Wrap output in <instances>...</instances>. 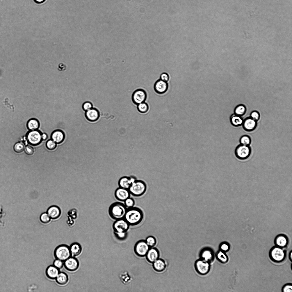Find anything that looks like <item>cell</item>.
Here are the masks:
<instances>
[{"mask_svg":"<svg viewBox=\"0 0 292 292\" xmlns=\"http://www.w3.org/2000/svg\"><path fill=\"white\" fill-rule=\"evenodd\" d=\"M269 257L273 261L279 263L283 261L286 257L285 251L282 248L276 246L270 250Z\"/></svg>","mask_w":292,"mask_h":292,"instance_id":"obj_6","label":"cell"},{"mask_svg":"<svg viewBox=\"0 0 292 292\" xmlns=\"http://www.w3.org/2000/svg\"><path fill=\"white\" fill-rule=\"evenodd\" d=\"M25 146L24 143L22 142H18L14 145L13 149L14 151L17 153L21 152L24 150Z\"/></svg>","mask_w":292,"mask_h":292,"instance_id":"obj_33","label":"cell"},{"mask_svg":"<svg viewBox=\"0 0 292 292\" xmlns=\"http://www.w3.org/2000/svg\"><path fill=\"white\" fill-rule=\"evenodd\" d=\"M220 248L221 250L225 252L228 251L230 247L228 243L224 242L222 243L220 245Z\"/></svg>","mask_w":292,"mask_h":292,"instance_id":"obj_42","label":"cell"},{"mask_svg":"<svg viewBox=\"0 0 292 292\" xmlns=\"http://www.w3.org/2000/svg\"><path fill=\"white\" fill-rule=\"evenodd\" d=\"M124 202V204L127 209L134 207L135 204L134 200L130 197L127 199Z\"/></svg>","mask_w":292,"mask_h":292,"instance_id":"obj_35","label":"cell"},{"mask_svg":"<svg viewBox=\"0 0 292 292\" xmlns=\"http://www.w3.org/2000/svg\"><path fill=\"white\" fill-rule=\"evenodd\" d=\"M50 218L47 213H42L40 216L41 221L44 223H47L50 221Z\"/></svg>","mask_w":292,"mask_h":292,"instance_id":"obj_38","label":"cell"},{"mask_svg":"<svg viewBox=\"0 0 292 292\" xmlns=\"http://www.w3.org/2000/svg\"><path fill=\"white\" fill-rule=\"evenodd\" d=\"M37 3H40L44 2L45 0H34Z\"/></svg>","mask_w":292,"mask_h":292,"instance_id":"obj_49","label":"cell"},{"mask_svg":"<svg viewBox=\"0 0 292 292\" xmlns=\"http://www.w3.org/2000/svg\"><path fill=\"white\" fill-rule=\"evenodd\" d=\"M200 256L201 259L208 262L212 261L214 259V255L213 252L209 249H204L201 252Z\"/></svg>","mask_w":292,"mask_h":292,"instance_id":"obj_25","label":"cell"},{"mask_svg":"<svg viewBox=\"0 0 292 292\" xmlns=\"http://www.w3.org/2000/svg\"><path fill=\"white\" fill-rule=\"evenodd\" d=\"M27 126L30 131L37 130L39 127V122L36 119L32 118L28 120Z\"/></svg>","mask_w":292,"mask_h":292,"instance_id":"obj_28","label":"cell"},{"mask_svg":"<svg viewBox=\"0 0 292 292\" xmlns=\"http://www.w3.org/2000/svg\"><path fill=\"white\" fill-rule=\"evenodd\" d=\"M42 134L41 132L38 130L30 131L26 136L29 144L34 146L39 144L42 140Z\"/></svg>","mask_w":292,"mask_h":292,"instance_id":"obj_7","label":"cell"},{"mask_svg":"<svg viewBox=\"0 0 292 292\" xmlns=\"http://www.w3.org/2000/svg\"><path fill=\"white\" fill-rule=\"evenodd\" d=\"M246 111V107L244 105H239L235 108L234 110V114L242 116L245 114Z\"/></svg>","mask_w":292,"mask_h":292,"instance_id":"obj_29","label":"cell"},{"mask_svg":"<svg viewBox=\"0 0 292 292\" xmlns=\"http://www.w3.org/2000/svg\"><path fill=\"white\" fill-rule=\"evenodd\" d=\"M136 179L134 177L123 176L119 179L118 185L119 187L128 189Z\"/></svg>","mask_w":292,"mask_h":292,"instance_id":"obj_16","label":"cell"},{"mask_svg":"<svg viewBox=\"0 0 292 292\" xmlns=\"http://www.w3.org/2000/svg\"><path fill=\"white\" fill-rule=\"evenodd\" d=\"M137 109L140 113H145L148 111L149 107L148 104L144 102L137 105Z\"/></svg>","mask_w":292,"mask_h":292,"instance_id":"obj_32","label":"cell"},{"mask_svg":"<svg viewBox=\"0 0 292 292\" xmlns=\"http://www.w3.org/2000/svg\"><path fill=\"white\" fill-rule=\"evenodd\" d=\"M195 267L198 273L202 275L207 273L210 269L209 262L201 259L196 261Z\"/></svg>","mask_w":292,"mask_h":292,"instance_id":"obj_11","label":"cell"},{"mask_svg":"<svg viewBox=\"0 0 292 292\" xmlns=\"http://www.w3.org/2000/svg\"><path fill=\"white\" fill-rule=\"evenodd\" d=\"M234 153L236 157L241 160L248 158L252 153V149L250 146L239 144L236 148Z\"/></svg>","mask_w":292,"mask_h":292,"instance_id":"obj_5","label":"cell"},{"mask_svg":"<svg viewBox=\"0 0 292 292\" xmlns=\"http://www.w3.org/2000/svg\"><path fill=\"white\" fill-rule=\"evenodd\" d=\"M230 119L231 125L235 127L242 125L244 120L242 116L235 114H232L230 116Z\"/></svg>","mask_w":292,"mask_h":292,"instance_id":"obj_26","label":"cell"},{"mask_svg":"<svg viewBox=\"0 0 292 292\" xmlns=\"http://www.w3.org/2000/svg\"><path fill=\"white\" fill-rule=\"evenodd\" d=\"M48 136L46 134L43 133L42 134V140H46Z\"/></svg>","mask_w":292,"mask_h":292,"instance_id":"obj_48","label":"cell"},{"mask_svg":"<svg viewBox=\"0 0 292 292\" xmlns=\"http://www.w3.org/2000/svg\"><path fill=\"white\" fill-rule=\"evenodd\" d=\"M71 256L76 257L80 255L82 252V247L78 243L75 242L72 244L69 247Z\"/></svg>","mask_w":292,"mask_h":292,"instance_id":"obj_23","label":"cell"},{"mask_svg":"<svg viewBox=\"0 0 292 292\" xmlns=\"http://www.w3.org/2000/svg\"><path fill=\"white\" fill-rule=\"evenodd\" d=\"M216 257L222 263H225L228 261V258L227 256L224 252L221 250L218 252L216 254Z\"/></svg>","mask_w":292,"mask_h":292,"instance_id":"obj_31","label":"cell"},{"mask_svg":"<svg viewBox=\"0 0 292 292\" xmlns=\"http://www.w3.org/2000/svg\"><path fill=\"white\" fill-rule=\"evenodd\" d=\"M24 150L25 153L29 155H33L34 152L33 148V147L29 145H27L26 146Z\"/></svg>","mask_w":292,"mask_h":292,"instance_id":"obj_43","label":"cell"},{"mask_svg":"<svg viewBox=\"0 0 292 292\" xmlns=\"http://www.w3.org/2000/svg\"><path fill=\"white\" fill-rule=\"evenodd\" d=\"M47 213L52 219H55L58 218L61 214V210L58 206H52L50 207L48 209Z\"/></svg>","mask_w":292,"mask_h":292,"instance_id":"obj_20","label":"cell"},{"mask_svg":"<svg viewBox=\"0 0 292 292\" xmlns=\"http://www.w3.org/2000/svg\"><path fill=\"white\" fill-rule=\"evenodd\" d=\"M68 218V221L67 222V224L69 226H70L74 224V221L73 220V219L71 218L70 216H69Z\"/></svg>","mask_w":292,"mask_h":292,"instance_id":"obj_47","label":"cell"},{"mask_svg":"<svg viewBox=\"0 0 292 292\" xmlns=\"http://www.w3.org/2000/svg\"><path fill=\"white\" fill-rule=\"evenodd\" d=\"M250 117L256 121L260 119V116L259 113L256 111H252L250 114Z\"/></svg>","mask_w":292,"mask_h":292,"instance_id":"obj_40","label":"cell"},{"mask_svg":"<svg viewBox=\"0 0 292 292\" xmlns=\"http://www.w3.org/2000/svg\"><path fill=\"white\" fill-rule=\"evenodd\" d=\"M127 209L124 204L116 202L110 206L108 213L112 219L116 220L124 218Z\"/></svg>","mask_w":292,"mask_h":292,"instance_id":"obj_2","label":"cell"},{"mask_svg":"<svg viewBox=\"0 0 292 292\" xmlns=\"http://www.w3.org/2000/svg\"><path fill=\"white\" fill-rule=\"evenodd\" d=\"M239 142L240 144L250 146L252 142L251 138L250 136L248 135H243L240 137Z\"/></svg>","mask_w":292,"mask_h":292,"instance_id":"obj_30","label":"cell"},{"mask_svg":"<svg viewBox=\"0 0 292 292\" xmlns=\"http://www.w3.org/2000/svg\"><path fill=\"white\" fill-rule=\"evenodd\" d=\"M244 130L250 132L254 130L257 126V121L250 117H247L244 119L242 125Z\"/></svg>","mask_w":292,"mask_h":292,"instance_id":"obj_13","label":"cell"},{"mask_svg":"<svg viewBox=\"0 0 292 292\" xmlns=\"http://www.w3.org/2000/svg\"><path fill=\"white\" fill-rule=\"evenodd\" d=\"M53 265L59 269L62 268L64 266V261L56 259L54 261Z\"/></svg>","mask_w":292,"mask_h":292,"instance_id":"obj_39","label":"cell"},{"mask_svg":"<svg viewBox=\"0 0 292 292\" xmlns=\"http://www.w3.org/2000/svg\"><path fill=\"white\" fill-rule=\"evenodd\" d=\"M46 146L47 148L50 150H53L56 147V143L52 139L48 140L46 143Z\"/></svg>","mask_w":292,"mask_h":292,"instance_id":"obj_37","label":"cell"},{"mask_svg":"<svg viewBox=\"0 0 292 292\" xmlns=\"http://www.w3.org/2000/svg\"><path fill=\"white\" fill-rule=\"evenodd\" d=\"M85 115L88 120L94 122L98 119L100 115L97 109L92 108L86 111Z\"/></svg>","mask_w":292,"mask_h":292,"instance_id":"obj_19","label":"cell"},{"mask_svg":"<svg viewBox=\"0 0 292 292\" xmlns=\"http://www.w3.org/2000/svg\"><path fill=\"white\" fill-rule=\"evenodd\" d=\"M143 217L142 210L139 208L133 207L127 209L124 218L130 226H135L142 222Z\"/></svg>","mask_w":292,"mask_h":292,"instance_id":"obj_1","label":"cell"},{"mask_svg":"<svg viewBox=\"0 0 292 292\" xmlns=\"http://www.w3.org/2000/svg\"><path fill=\"white\" fill-rule=\"evenodd\" d=\"M147 97L145 91L141 89L136 90L132 95V100L133 102L137 105L145 102Z\"/></svg>","mask_w":292,"mask_h":292,"instance_id":"obj_10","label":"cell"},{"mask_svg":"<svg viewBox=\"0 0 292 292\" xmlns=\"http://www.w3.org/2000/svg\"><path fill=\"white\" fill-rule=\"evenodd\" d=\"M292 251H291L290 252V253L289 255V258H290V260L291 261L292 259Z\"/></svg>","mask_w":292,"mask_h":292,"instance_id":"obj_50","label":"cell"},{"mask_svg":"<svg viewBox=\"0 0 292 292\" xmlns=\"http://www.w3.org/2000/svg\"><path fill=\"white\" fill-rule=\"evenodd\" d=\"M150 248L146 243L145 240H141L136 242L134 247V252L135 254L140 257L145 256Z\"/></svg>","mask_w":292,"mask_h":292,"instance_id":"obj_8","label":"cell"},{"mask_svg":"<svg viewBox=\"0 0 292 292\" xmlns=\"http://www.w3.org/2000/svg\"><path fill=\"white\" fill-rule=\"evenodd\" d=\"M153 264V267L154 270L157 272H162L165 269L166 265L165 261L161 258H159Z\"/></svg>","mask_w":292,"mask_h":292,"instance_id":"obj_22","label":"cell"},{"mask_svg":"<svg viewBox=\"0 0 292 292\" xmlns=\"http://www.w3.org/2000/svg\"><path fill=\"white\" fill-rule=\"evenodd\" d=\"M154 88L157 93L162 94L167 91L168 88V84L167 82L164 81L160 79H159L155 82Z\"/></svg>","mask_w":292,"mask_h":292,"instance_id":"obj_17","label":"cell"},{"mask_svg":"<svg viewBox=\"0 0 292 292\" xmlns=\"http://www.w3.org/2000/svg\"><path fill=\"white\" fill-rule=\"evenodd\" d=\"M288 243V238L286 235L282 234L277 236L275 240L276 246L282 248L286 246Z\"/></svg>","mask_w":292,"mask_h":292,"instance_id":"obj_21","label":"cell"},{"mask_svg":"<svg viewBox=\"0 0 292 292\" xmlns=\"http://www.w3.org/2000/svg\"><path fill=\"white\" fill-rule=\"evenodd\" d=\"M145 256L147 261L149 263H152L159 258V252L158 250L156 248H151Z\"/></svg>","mask_w":292,"mask_h":292,"instance_id":"obj_15","label":"cell"},{"mask_svg":"<svg viewBox=\"0 0 292 292\" xmlns=\"http://www.w3.org/2000/svg\"><path fill=\"white\" fill-rule=\"evenodd\" d=\"M114 234L116 238L118 240H123L126 239L127 236V232H115Z\"/></svg>","mask_w":292,"mask_h":292,"instance_id":"obj_36","label":"cell"},{"mask_svg":"<svg viewBox=\"0 0 292 292\" xmlns=\"http://www.w3.org/2000/svg\"><path fill=\"white\" fill-rule=\"evenodd\" d=\"M59 273V269L53 265L48 267L46 271L47 276L51 279H56Z\"/></svg>","mask_w":292,"mask_h":292,"instance_id":"obj_24","label":"cell"},{"mask_svg":"<svg viewBox=\"0 0 292 292\" xmlns=\"http://www.w3.org/2000/svg\"><path fill=\"white\" fill-rule=\"evenodd\" d=\"M56 281L58 284L64 285L67 283L69 278L68 275L64 272H60L56 278Z\"/></svg>","mask_w":292,"mask_h":292,"instance_id":"obj_27","label":"cell"},{"mask_svg":"<svg viewBox=\"0 0 292 292\" xmlns=\"http://www.w3.org/2000/svg\"><path fill=\"white\" fill-rule=\"evenodd\" d=\"M92 104L89 102H85L82 106L83 109L86 111L92 108Z\"/></svg>","mask_w":292,"mask_h":292,"instance_id":"obj_44","label":"cell"},{"mask_svg":"<svg viewBox=\"0 0 292 292\" xmlns=\"http://www.w3.org/2000/svg\"><path fill=\"white\" fill-rule=\"evenodd\" d=\"M145 241L150 248L154 247L156 244L157 241L155 238L152 236H149L147 237Z\"/></svg>","mask_w":292,"mask_h":292,"instance_id":"obj_34","label":"cell"},{"mask_svg":"<svg viewBox=\"0 0 292 292\" xmlns=\"http://www.w3.org/2000/svg\"><path fill=\"white\" fill-rule=\"evenodd\" d=\"M77 211L76 209H73L70 210L68 212V214L71 218L72 219H76L77 217Z\"/></svg>","mask_w":292,"mask_h":292,"instance_id":"obj_41","label":"cell"},{"mask_svg":"<svg viewBox=\"0 0 292 292\" xmlns=\"http://www.w3.org/2000/svg\"><path fill=\"white\" fill-rule=\"evenodd\" d=\"M64 266L67 270L74 271L78 268L79 263L75 257L71 256L64 261Z\"/></svg>","mask_w":292,"mask_h":292,"instance_id":"obj_12","label":"cell"},{"mask_svg":"<svg viewBox=\"0 0 292 292\" xmlns=\"http://www.w3.org/2000/svg\"><path fill=\"white\" fill-rule=\"evenodd\" d=\"M54 254L56 259L64 261L71 256L69 247L64 244L57 247L54 250Z\"/></svg>","mask_w":292,"mask_h":292,"instance_id":"obj_4","label":"cell"},{"mask_svg":"<svg viewBox=\"0 0 292 292\" xmlns=\"http://www.w3.org/2000/svg\"><path fill=\"white\" fill-rule=\"evenodd\" d=\"M146 183L143 181L136 179L128 189L131 194L135 197H140L146 192Z\"/></svg>","mask_w":292,"mask_h":292,"instance_id":"obj_3","label":"cell"},{"mask_svg":"<svg viewBox=\"0 0 292 292\" xmlns=\"http://www.w3.org/2000/svg\"><path fill=\"white\" fill-rule=\"evenodd\" d=\"M131 194L128 189L119 187L115 190L114 195L116 198L120 201L124 202L130 197Z\"/></svg>","mask_w":292,"mask_h":292,"instance_id":"obj_14","label":"cell"},{"mask_svg":"<svg viewBox=\"0 0 292 292\" xmlns=\"http://www.w3.org/2000/svg\"><path fill=\"white\" fill-rule=\"evenodd\" d=\"M160 78L161 80L167 82L169 80V76L167 73L163 72L161 74Z\"/></svg>","mask_w":292,"mask_h":292,"instance_id":"obj_45","label":"cell"},{"mask_svg":"<svg viewBox=\"0 0 292 292\" xmlns=\"http://www.w3.org/2000/svg\"><path fill=\"white\" fill-rule=\"evenodd\" d=\"M65 138L64 133L61 130L58 129L54 131L51 135V139L56 144L62 142Z\"/></svg>","mask_w":292,"mask_h":292,"instance_id":"obj_18","label":"cell"},{"mask_svg":"<svg viewBox=\"0 0 292 292\" xmlns=\"http://www.w3.org/2000/svg\"><path fill=\"white\" fill-rule=\"evenodd\" d=\"M282 291L283 292H292V285L287 284L285 285L283 288Z\"/></svg>","mask_w":292,"mask_h":292,"instance_id":"obj_46","label":"cell"},{"mask_svg":"<svg viewBox=\"0 0 292 292\" xmlns=\"http://www.w3.org/2000/svg\"><path fill=\"white\" fill-rule=\"evenodd\" d=\"M130 225L124 218L116 220L113 222L112 227L114 232H127Z\"/></svg>","mask_w":292,"mask_h":292,"instance_id":"obj_9","label":"cell"}]
</instances>
